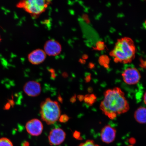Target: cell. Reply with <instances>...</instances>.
<instances>
[{
  "label": "cell",
  "instance_id": "cell-1",
  "mask_svg": "<svg viewBox=\"0 0 146 146\" xmlns=\"http://www.w3.org/2000/svg\"><path fill=\"white\" fill-rule=\"evenodd\" d=\"M100 109L106 115L113 119L118 115L127 112L129 107L123 91L115 87L106 91Z\"/></svg>",
  "mask_w": 146,
  "mask_h": 146
},
{
  "label": "cell",
  "instance_id": "cell-2",
  "mask_svg": "<svg viewBox=\"0 0 146 146\" xmlns=\"http://www.w3.org/2000/svg\"><path fill=\"white\" fill-rule=\"evenodd\" d=\"M135 53L134 41L130 38L125 37L118 40L110 55L117 62L126 64L133 61Z\"/></svg>",
  "mask_w": 146,
  "mask_h": 146
},
{
  "label": "cell",
  "instance_id": "cell-3",
  "mask_svg": "<svg viewBox=\"0 0 146 146\" xmlns=\"http://www.w3.org/2000/svg\"><path fill=\"white\" fill-rule=\"evenodd\" d=\"M40 114L42 120L47 125L54 123L61 116V109L57 102L47 98L41 104Z\"/></svg>",
  "mask_w": 146,
  "mask_h": 146
},
{
  "label": "cell",
  "instance_id": "cell-4",
  "mask_svg": "<svg viewBox=\"0 0 146 146\" xmlns=\"http://www.w3.org/2000/svg\"><path fill=\"white\" fill-rule=\"evenodd\" d=\"M51 2L50 1L27 0L20 1L16 7L23 9L33 16H36L44 12Z\"/></svg>",
  "mask_w": 146,
  "mask_h": 146
},
{
  "label": "cell",
  "instance_id": "cell-5",
  "mask_svg": "<svg viewBox=\"0 0 146 146\" xmlns=\"http://www.w3.org/2000/svg\"><path fill=\"white\" fill-rule=\"evenodd\" d=\"M124 82L129 85H135L139 82L141 75L137 69L133 67L127 68L122 74Z\"/></svg>",
  "mask_w": 146,
  "mask_h": 146
},
{
  "label": "cell",
  "instance_id": "cell-6",
  "mask_svg": "<svg viewBox=\"0 0 146 146\" xmlns=\"http://www.w3.org/2000/svg\"><path fill=\"white\" fill-rule=\"evenodd\" d=\"M43 50L46 55L56 56L61 53L62 47L59 42L55 40L52 39L46 42L44 45Z\"/></svg>",
  "mask_w": 146,
  "mask_h": 146
},
{
  "label": "cell",
  "instance_id": "cell-7",
  "mask_svg": "<svg viewBox=\"0 0 146 146\" xmlns=\"http://www.w3.org/2000/svg\"><path fill=\"white\" fill-rule=\"evenodd\" d=\"M66 134L62 129L59 128L52 129L49 134V143L51 145H58L64 141Z\"/></svg>",
  "mask_w": 146,
  "mask_h": 146
},
{
  "label": "cell",
  "instance_id": "cell-8",
  "mask_svg": "<svg viewBox=\"0 0 146 146\" xmlns=\"http://www.w3.org/2000/svg\"><path fill=\"white\" fill-rule=\"evenodd\" d=\"M27 132L31 135L38 136L43 132V127L40 120L34 119L30 120L25 125Z\"/></svg>",
  "mask_w": 146,
  "mask_h": 146
},
{
  "label": "cell",
  "instance_id": "cell-9",
  "mask_svg": "<svg viewBox=\"0 0 146 146\" xmlns=\"http://www.w3.org/2000/svg\"><path fill=\"white\" fill-rule=\"evenodd\" d=\"M46 56L43 50L37 49L32 51L28 54L27 59L32 64L37 65L43 62Z\"/></svg>",
  "mask_w": 146,
  "mask_h": 146
},
{
  "label": "cell",
  "instance_id": "cell-10",
  "mask_svg": "<svg viewBox=\"0 0 146 146\" xmlns=\"http://www.w3.org/2000/svg\"><path fill=\"white\" fill-rule=\"evenodd\" d=\"M23 90L27 95L31 97L38 96L40 94V84L35 81H30L25 84Z\"/></svg>",
  "mask_w": 146,
  "mask_h": 146
},
{
  "label": "cell",
  "instance_id": "cell-11",
  "mask_svg": "<svg viewBox=\"0 0 146 146\" xmlns=\"http://www.w3.org/2000/svg\"><path fill=\"white\" fill-rule=\"evenodd\" d=\"M116 136V129L109 125H106L103 127L100 134L102 141L108 144L113 141Z\"/></svg>",
  "mask_w": 146,
  "mask_h": 146
},
{
  "label": "cell",
  "instance_id": "cell-12",
  "mask_svg": "<svg viewBox=\"0 0 146 146\" xmlns=\"http://www.w3.org/2000/svg\"><path fill=\"white\" fill-rule=\"evenodd\" d=\"M146 110L145 107H140L137 110L134 114V117L137 122L140 123H146Z\"/></svg>",
  "mask_w": 146,
  "mask_h": 146
},
{
  "label": "cell",
  "instance_id": "cell-13",
  "mask_svg": "<svg viewBox=\"0 0 146 146\" xmlns=\"http://www.w3.org/2000/svg\"><path fill=\"white\" fill-rule=\"evenodd\" d=\"M96 97L94 94H87L84 96V101L87 104L92 106L96 100Z\"/></svg>",
  "mask_w": 146,
  "mask_h": 146
},
{
  "label": "cell",
  "instance_id": "cell-14",
  "mask_svg": "<svg viewBox=\"0 0 146 146\" xmlns=\"http://www.w3.org/2000/svg\"><path fill=\"white\" fill-rule=\"evenodd\" d=\"M0 146H13L12 142L6 138H0Z\"/></svg>",
  "mask_w": 146,
  "mask_h": 146
},
{
  "label": "cell",
  "instance_id": "cell-15",
  "mask_svg": "<svg viewBox=\"0 0 146 146\" xmlns=\"http://www.w3.org/2000/svg\"><path fill=\"white\" fill-rule=\"evenodd\" d=\"M78 146H100L97 145L92 140H87L84 143L80 144Z\"/></svg>",
  "mask_w": 146,
  "mask_h": 146
},
{
  "label": "cell",
  "instance_id": "cell-16",
  "mask_svg": "<svg viewBox=\"0 0 146 146\" xmlns=\"http://www.w3.org/2000/svg\"><path fill=\"white\" fill-rule=\"evenodd\" d=\"M69 119V117L66 115L64 114L60 116L59 120L60 122L62 123H65L68 121Z\"/></svg>",
  "mask_w": 146,
  "mask_h": 146
},
{
  "label": "cell",
  "instance_id": "cell-17",
  "mask_svg": "<svg viewBox=\"0 0 146 146\" xmlns=\"http://www.w3.org/2000/svg\"><path fill=\"white\" fill-rule=\"evenodd\" d=\"M73 136L74 138L78 140H81L82 139L80 133L77 131H75L73 134Z\"/></svg>",
  "mask_w": 146,
  "mask_h": 146
},
{
  "label": "cell",
  "instance_id": "cell-18",
  "mask_svg": "<svg viewBox=\"0 0 146 146\" xmlns=\"http://www.w3.org/2000/svg\"><path fill=\"white\" fill-rule=\"evenodd\" d=\"M78 100H79L80 102H82L84 100V96L82 95H79L78 96Z\"/></svg>",
  "mask_w": 146,
  "mask_h": 146
},
{
  "label": "cell",
  "instance_id": "cell-19",
  "mask_svg": "<svg viewBox=\"0 0 146 146\" xmlns=\"http://www.w3.org/2000/svg\"><path fill=\"white\" fill-rule=\"evenodd\" d=\"M76 95H74V96L72 97V98H71L70 99V102H72V103H74L76 101Z\"/></svg>",
  "mask_w": 146,
  "mask_h": 146
},
{
  "label": "cell",
  "instance_id": "cell-20",
  "mask_svg": "<svg viewBox=\"0 0 146 146\" xmlns=\"http://www.w3.org/2000/svg\"><path fill=\"white\" fill-rule=\"evenodd\" d=\"M129 142L131 144H134L135 143L136 140L134 138H131L129 140Z\"/></svg>",
  "mask_w": 146,
  "mask_h": 146
},
{
  "label": "cell",
  "instance_id": "cell-21",
  "mask_svg": "<svg viewBox=\"0 0 146 146\" xmlns=\"http://www.w3.org/2000/svg\"><path fill=\"white\" fill-rule=\"evenodd\" d=\"M11 106L10 104L9 103L7 104L5 107V110H8L10 108Z\"/></svg>",
  "mask_w": 146,
  "mask_h": 146
},
{
  "label": "cell",
  "instance_id": "cell-22",
  "mask_svg": "<svg viewBox=\"0 0 146 146\" xmlns=\"http://www.w3.org/2000/svg\"><path fill=\"white\" fill-rule=\"evenodd\" d=\"M29 143L28 142L25 141L23 142V146H29Z\"/></svg>",
  "mask_w": 146,
  "mask_h": 146
},
{
  "label": "cell",
  "instance_id": "cell-23",
  "mask_svg": "<svg viewBox=\"0 0 146 146\" xmlns=\"http://www.w3.org/2000/svg\"><path fill=\"white\" fill-rule=\"evenodd\" d=\"M90 79L91 78L90 77V76H88V77H87L86 78V81L87 82H88L90 81Z\"/></svg>",
  "mask_w": 146,
  "mask_h": 146
},
{
  "label": "cell",
  "instance_id": "cell-24",
  "mask_svg": "<svg viewBox=\"0 0 146 146\" xmlns=\"http://www.w3.org/2000/svg\"><path fill=\"white\" fill-rule=\"evenodd\" d=\"M146 93H145V94H144V96H143V98H144V103H145V104H146Z\"/></svg>",
  "mask_w": 146,
  "mask_h": 146
},
{
  "label": "cell",
  "instance_id": "cell-25",
  "mask_svg": "<svg viewBox=\"0 0 146 146\" xmlns=\"http://www.w3.org/2000/svg\"><path fill=\"white\" fill-rule=\"evenodd\" d=\"M88 90L89 92H92V88H91V87L89 88L88 89Z\"/></svg>",
  "mask_w": 146,
  "mask_h": 146
},
{
  "label": "cell",
  "instance_id": "cell-26",
  "mask_svg": "<svg viewBox=\"0 0 146 146\" xmlns=\"http://www.w3.org/2000/svg\"><path fill=\"white\" fill-rule=\"evenodd\" d=\"M1 36H0V42H1Z\"/></svg>",
  "mask_w": 146,
  "mask_h": 146
},
{
  "label": "cell",
  "instance_id": "cell-27",
  "mask_svg": "<svg viewBox=\"0 0 146 146\" xmlns=\"http://www.w3.org/2000/svg\"><path fill=\"white\" fill-rule=\"evenodd\" d=\"M129 146H133L132 145Z\"/></svg>",
  "mask_w": 146,
  "mask_h": 146
}]
</instances>
